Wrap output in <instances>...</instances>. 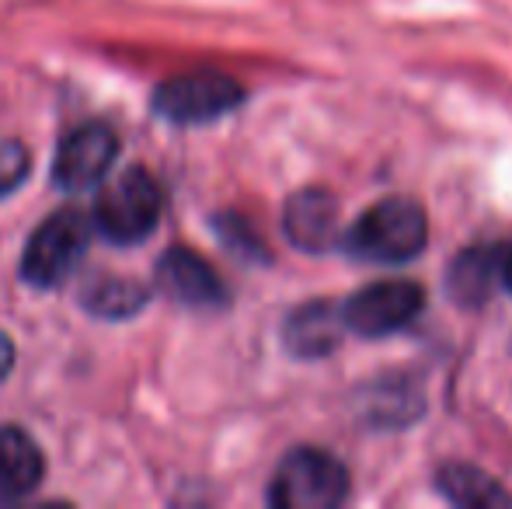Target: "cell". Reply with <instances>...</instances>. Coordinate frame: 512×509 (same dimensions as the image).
Listing matches in <instances>:
<instances>
[{
  "label": "cell",
  "mask_w": 512,
  "mask_h": 509,
  "mask_svg": "<svg viewBox=\"0 0 512 509\" xmlns=\"http://www.w3.org/2000/svg\"><path fill=\"white\" fill-rule=\"evenodd\" d=\"M342 245L359 262L401 265L429 245V220L411 199H384L349 227Z\"/></svg>",
  "instance_id": "obj_1"
},
{
  "label": "cell",
  "mask_w": 512,
  "mask_h": 509,
  "mask_svg": "<svg viewBox=\"0 0 512 509\" xmlns=\"http://www.w3.org/2000/svg\"><path fill=\"white\" fill-rule=\"evenodd\" d=\"M164 213V199L147 168H126L98 192L95 231L112 245H140L154 234Z\"/></svg>",
  "instance_id": "obj_2"
},
{
  "label": "cell",
  "mask_w": 512,
  "mask_h": 509,
  "mask_svg": "<svg viewBox=\"0 0 512 509\" xmlns=\"http://www.w3.org/2000/svg\"><path fill=\"white\" fill-rule=\"evenodd\" d=\"M91 245V220L81 210H60L42 220L21 255V279L35 290L60 286Z\"/></svg>",
  "instance_id": "obj_3"
},
{
  "label": "cell",
  "mask_w": 512,
  "mask_h": 509,
  "mask_svg": "<svg viewBox=\"0 0 512 509\" xmlns=\"http://www.w3.org/2000/svg\"><path fill=\"white\" fill-rule=\"evenodd\" d=\"M345 496L349 471L324 450H293L269 485V503L276 509H335Z\"/></svg>",
  "instance_id": "obj_4"
},
{
  "label": "cell",
  "mask_w": 512,
  "mask_h": 509,
  "mask_svg": "<svg viewBox=\"0 0 512 509\" xmlns=\"http://www.w3.org/2000/svg\"><path fill=\"white\" fill-rule=\"evenodd\" d=\"M241 102V84L230 81L227 74H216V70H196V74L171 77V81H164L154 91V112L178 126L213 123V119L234 112Z\"/></svg>",
  "instance_id": "obj_5"
},
{
  "label": "cell",
  "mask_w": 512,
  "mask_h": 509,
  "mask_svg": "<svg viewBox=\"0 0 512 509\" xmlns=\"http://www.w3.org/2000/svg\"><path fill=\"white\" fill-rule=\"evenodd\" d=\"M422 290L408 279H380L363 290H356L342 304L345 328L363 339H384L401 328H408L411 321L422 314Z\"/></svg>",
  "instance_id": "obj_6"
},
{
  "label": "cell",
  "mask_w": 512,
  "mask_h": 509,
  "mask_svg": "<svg viewBox=\"0 0 512 509\" xmlns=\"http://www.w3.org/2000/svg\"><path fill=\"white\" fill-rule=\"evenodd\" d=\"M119 157V136L105 123H84L70 129L56 147L53 161V182L63 192H81L98 185L112 171Z\"/></svg>",
  "instance_id": "obj_7"
},
{
  "label": "cell",
  "mask_w": 512,
  "mask_h": 509,
  "mask_svg": "<svg viewBox=\"0 0 512 509\" xmlns=\"http://www.w3.org/2000/svg\"><path fill=\"white\" fill-rule=\"evenodd\" d=\"M157 286H161V293H168L171 300H178L185 307L213 311V307L227 304V290H223L213 265L196 252H189V248L164 252V258L157 262Z\"/></svg>",
  "instance_id": "obj_8"
},
{
  "label": "cell",
  "mask_w": 512,
  "mask_h": 509,
  "mask_svg": "<svg viewBox=\"0 0 512 509\" xmlns=\"http://www.w3.org/2000/svg\"><path fill=\"white\" fill-rule=\"evenodd\" d=\"M286 238L300 248V252L321 255L342 241V224H338V203L331 192L324 189H304L293 192L290 203L283 210Z\"/></svg>",
  "instance_id": "obj_9"
},
{
  "label": "cell",
  "mask_w": 512,
  "mask_h": 509,
  "mask_svg": "<svg viewBox=\"0 0 512 509\" xmlns=\"http://www.w3.org/2000/svg\"><path fill=\"white\" fill-rule=\"evenodd\" d=\"M345 332H349V328H345L342 307L328 304V300H310V304L297 307V311L286 318L283 342L300 360H317V356H328L331 349L342 342Z\"/></svg>",
  "instance_id": "obj_10"
},
{
  "label": "cell",
  "mask_w": 512,
  "mask_h": 509,
  "mask_svg": "<svg viewBox=\"0 0 512 509\" xmlns=\"http://www.w3.org/2000/svg\"><path fill=\"white\" fill-rule=\"evenodd\" d=\"M42 475H46V461L39 443L18 426L0 429V503L32 496L42 485Z\"/></svg>",
  "instance_id": "obj_11"
},
{
  "label": "cell",
  "mask_w": 512,
  "mask_h": 509,
  "mask_svg": "<svg viewBox=\"0 0 512 509\" xmlns=\"http://www.w3.org/2000/svg\"><path fill=\"white\" fill-rule=\"evenodd\" d=\"M506 255H509V248H495V245L464 252L457 262L450 265V276H446L450 293L467 307L488 300L492 283H495V279H502V272H506Z\"/></svg>",
  "instance_id": "obj_12"
},
{
  "label": "cell",
  "mask_w": 512,
  "mask_h": 509,
  "mask_svg": "<svg viewBox=\"0 0 512 509\" xmlns=\"http://www.w3.org/2000/svg\"><path fill=\"white\" fill-rule=\"evenodd\" d=\"M150 300L147 286L136 283V279L126 276H102L91 279L81 293V307L95 318H108V321H122L133 318L136 311H143Z\"/></svg>",
  "instance_id": "obj_13"
},
{
  "label": "cell",
  "mask_w": 512,
  "mask_h": 509,
  "mask_svg": "<svg viewBox=\"0 0 512 509\" xmlns=\"http://www.w3.org/2000/svg\"><path fill=\"white\" fill-rule=\"evenodd\" d=\"M439 492H443L450 503L471 506V509L512 503V496L492 475H485L481 468H471V464H446V468L439 471Z\"/></svg>",
  "instance_id": "obj_14"
},
{
  "label": "cell",
  "mask_w": 512,
  "mask_h": 509,
  "mask_svg": "<svg viewBox=\"0 0 512 509\" xmlns=\"http://www.w3.org/2000/svg\"><path fill=\"white\" fill-rule=\"evenodd\" d=\"M28 171H32V154L21 140H4L0 143V199H7L11 192H18L25 185Z\"/></svg>",
  "instance_id": "obj_15"
},
{
  "label": "cell",
  "mask_w": 512,
  "mask_h": 509,
  "mask_svg": "<svg viewBox=\"0 0 512 509\" xmlns=\"http://www.w3.org/2000/svg\"><path fill=\"white\" fill-rule=\"evenodd\" d=\"M11 367H14V342L0 332V381L11 374Z\"/></svg>",
  "instance_id": "obj_16"
},
{
  "label": "cell",
  "mask_w": 512,
  "mask_h": 509,
  "mask_svg": "<svg viewBox=\"0 0 512 509\" xmlns=\"http://www.w3.org/2000/svg\"><path fill=\"white\" fill-rule=\"evenodd\" d=\"M502 283H506V290L512 293V248H509V255H506V272H502Z\"/></svg>",
  "instance_id": "obj_17"
}]
</instances>
